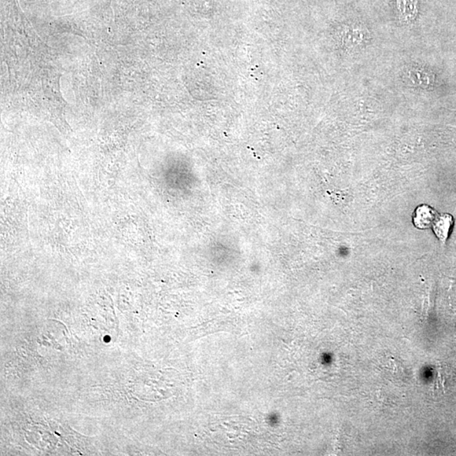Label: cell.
Returning a JSON list of instances; mask_svg holds the SVG:
<instances>
[{
    "label": "cell",
    "instance_id": "cell-2",
    "mask_svg": "<svg viewBox=\"0 0 456 456\" xmlns=\"http://www.w3.org/2000/svg\"><path fill=\"white\" fill-rule=\"evenodd\" d=\"M452 218L450 215L437 216L435 223L433 224V229L435 231L437 238L441 242H446L452 225Z\"/></svg>",
    "mask_w": 456,
    "mask_h": 456
},
{
    "label": "cell",
    "instance_id": "cell-1",
    "mask_svg": "<svg viewBox=\"0 0 456 456\" xmlns=\"http://www.w3.org/2000/svg\"><path fill=\"white\" fill-rule=\"evenodd\" d=\"M436 212L429 205H422L414 212L413 222L419 229H426L433 226L437 218Z\"/></svg>",
    "mask_w": 456,
    "mask_h": 456
}]
</instances>
